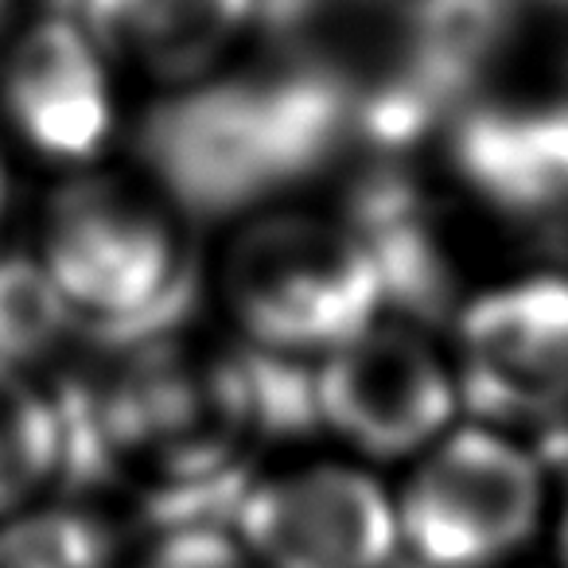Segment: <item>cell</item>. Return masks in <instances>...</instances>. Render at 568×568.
Masks as SVG:
<instances>
[{"label": "cell", "mask_w": 568, "mask_h": 568, "mask_svg": "<svg viewBox=\"0 0 568 568\" xmlns=\"http://www.w3.org/2000/svg\"><path fill=\"white\" fill-rule=\"evenodd\" d=\"M351 133L355 105L332 82L273 63L180 87L149 110L136 152L168 206L234 219L332 168Z\"/></svg>", "instance_id": "cell-1"}, {"label": "cell", "mask_w": 568, "mask_h": 568, "mask_svg": "<svg viewBox=\"0 0 568 568\" xmlns=\"http://www.w3.org/2000/svg\"><path fill=\"white\" fill-rule=\"evenodd\" d=\"M43 273L74 324L105 343L152 339L195 296V261L172 206L121 180L59 191L43 230Z\"/></svg>", "instance_id": "cell-2"}, {"label": "cell", "mask_w": 568, "mask_h": 568, "mask_svg": "<svg viewBox=\"0 0 568 568\" xmlns=\"http://www.w3.org/2000/svg\"><path fill=\"white\" fill-rule=\"evenodd\" d=\"M222 293L253 347L284 358L332 355L386 312L355 230L301 211H268L237 230Z\"/></svg>", "instance_id": "cell-3"}, {"label": "cell", "mask_w": 568, "mask_h": 568, "mask_svg": "<svg viewBox=\"0 0 568 568\" xmlns=\"http://www.w3.org/2000/svg\"><path fill=\"white\" fill-rule=\"evenodd\" d=\"M394 506L420 568H498L541 526L545 471L498 428H452L420 452Z\"/></svg>", "instance_id": "cell-4"}, {"label": "cell", "mask_w": 568, "mask_h": 568, "mask_svg": "<svg viewBox=\"0 0 568 568\" xmlns=\"http://www.w3.org/2000/svg\"><path fill=\"white\" fill-rule=\"evenodd\" d=\"M459 405L483 425H529L568 409V276L529 273L479 293L456 320Z\"/></svg>", "instance_id": "cell-5"}, {"label": "cell", "mask_w": 568, "mask_h": 568, "mask_svg": "<svg viewBox=\"0 0 568 568\" xmlns=\"http://www.w3.org/2000/svg\"><path fill=\"white\" fill-rule=\"evenodd\" d=\"M456 409L448 358L405 324L378 320L316 371V417L374 459L428 452L452 433Z\"/></svg>", "instance_id": "cell-6"}, {"label": "cell", "mask_w": 568, "mask_h": 568, "mask_svg": "<svg viewBox=\"0 0 568 568\" xmlns=\"http://www.w3.org/2000/svg\"><path fill=\"white\" fill-rule=\"evenodd\" d=\"M234 518L257 568H386L402 549L386 487L339 464L257 483Z\"/></svg>", "instance_id": "cell-7"}, {"label": "cell", "mask_w": 568, "mask_h": 568, "mask_svg": "<svg viewBox=\"0 0 568 568\" xmlns=\"http://www.w3.org/2000/svg\"><path fill=\"white\" fill-rule=\"evenodd\" d=\"M0 98L12 129L55 164H90L113 136L105 55L79 24L48 17L9 51Z\"/></svg>", "instance_id": "cell-8"}, {"label": "cell", "mask_w": 568, "mask_h": 568, "mask_svg": "<svg viewBox=\"0 0 568 568\" xmlns=\"http://www.w3.org/2000/svg\"><path fill=\"white\" fill-rule=\"evenodd\" d=\"M467 187L514 214L568 203V98L479 102L452 133Z\"/></svg>", "instance_id": "cell-9"}, {"label": "cell", "mask_w": 568, "mask_h": 568, "mask_svg": "<svg viewBox=\"0 0 568 568\" xmlns=\"http://www.w3.org/2000/svg\"><path fill=\"white\" fill-rule=\"evenodd\" d=\"M253 9L257 0H59L55 17L79 24L102 55L191 87L211 79Z\"/></svg>", "instance_id": "cell-10"}, {"label": "cell", "mask_w": 568, "mask_h": 568, "mask_svg": "<svg viewBox=\"0 0 568 568\" xmlns=\"http://www.w3.org/2000/svg\"><path fill=\"white\" fill-rule=\"evenodd\" d=\"M63 471V428L51 397L0 363V518L20 514Z\"/></svg>", "instance_id": "cell-11"}, {"label": "cell", "mask_w": 568, "mask_h": 568, "mask_svg": "<svg viewBox=\"0 0 568 568\" xmlns=\"http://www.w3.org/2000/svg\"><path fill=\"white\" fill-rule=\"evenodd\" d=\"M74 316L48 281L43 265L24 257L0 261V363L24 371L59 347Z\"/></svg>", "instance_id": "cell-12"}, {"label": "cell", "mask_w": 568, "mask_h": 568, "mask_svg": "<svg viewBox=\"0 0 568 568\" xmlns=\"http://www.w3.org/2000/svg\"><path fill=\"white\" fill-rule=\"evenodd\" d=\"M141 568H257L242 541L214 526H180L160 537Z\"/></svg>", "instance_id": "cell-13"}, {"label": "cell", "mask_w": 568, "mask_h": 568, "mask_svg": "<svg viewBox=\"0 0 568 568\" xmlns=\"http://www.w3.org/2000/svg\"><path fill=\"white\" fill-rule=\"evenodd\" d=\"M9 211V168H4V156H0V219Z\"/></svg>", "instance_id": "cell-14"}, {"label": "cell", "mask_w": 568, "mask_h": 568, "mask_svg": "<svg viewBox=\"0 0 568 568\" xmlns=\"http://www.w3.org/2000/svg\"><path fill=\"white\" fill-rule=\"evenodd\" d=\"M560 560L568 568V495H565V514H560Z\"/></svg>", "instance_id": "cell-15"}, {"label": "cell", "mask_w": 568, "mask_h": 568, "mask_svg": "<svg viewBox=\"0 0 568 568\" xmlns=\"http://www.w3.org/2000/svg\"><path fill=\"white\" fill-rule=\"evenodd\" d=\"M9 4H12V0H0V20H4V12H9Z\"/></svg>", "instance_id": "cell-16"}, {"label": "cell", "mask_w": 568, "mask_h": 568, "mask_svg": "<svg viewBox=\"0 0 568 568\" xmlns=\"http://www.w3.org/2000/svg\"><path fill=\"white\" fill-rule=\"evenodd\" d=\"M545 4H557V9H568V0H545Z\"/></svg>", "instance_id": "cell-17"}, {"label": "cell", "mask_w": 568, "mask_h": 568, "mask_svg": "<svg viewBox=\"0 0 568 568\" xmlns=\"http://www.w3.org/2000/svg\"><path fill=\"white\" fill-rule=\"evenodd\" d=\"M257 4H261V0H257Z\"/></svg>", "instance_id": "cell-18"}]
</instances>
